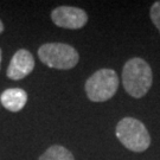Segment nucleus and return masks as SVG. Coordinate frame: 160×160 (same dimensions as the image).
Returning a JSON list of instances; mask_svg holds the SVG:
<instances>
[{"label": "nucleus", "mask_w": 160, "mask_h": 160, "mask_svg": "<svg viewBox=\"0 0 160 160\" xmlns=\"http://www.w3.org/2000/svg\"><path fill=\"white\" fill-rule=\"evenodd\" d=\"M153 74L148 63L142 58L129 59L122 69V84L132 97L140 98L146 95L152 87Z\"/></svg>", "instance_id": "nucleus-1"}, {"label": "nucleus", "mask_w": 160, "mask_h": 160, "mask_svg": "<svg viewBox=\"0 0 160 160\" xmlns=\"http://www.w3.org/2000/svg\"><path fill=\"white\" fill-rule=\"evenodd\" d=\"M116 138L127 149L143 152L151 145V137L146 126L134 118H125L116 126Z\"/></svg>", "instance_id": "nucleus-2"}, {"label": "nucleus", "mask_w": 160, "mask_h": 160, "mask_svg": "<svg viewBox=\"0 0 160 160\" xmlns=\"http://www.w3.org/2000/svg\"><path fill=\"white\" fill-rule=\"evenodd\" d=\"M38 57L49 68L69 70L78 63V52L69 44L46 43L38 49Z\"/></svg>", "instance_id": "nucleus-3"}, {"label": "nucleus", "mask_w": 160, "mask_h": 160, "mask_svg": "<svg viewBox=\"0 0 160 160\" xmlns=\"http://www.w3.org/2000/svg\"><path fill=\"white\" fill-rule=\"evenodd\" d=\"M119 78L113 69H100L86 82V94L92 102H104L115 95Z\"/></svg>", "instance_id": "nucleus-4"}, {"label": "nucleus", "mask_w": 160, "mask_h": 160, "mask_svg": "<svg viewBox=\"0 0 160 160\" xmlns=\"http://www.w3.org/2000/svg\"><path fill=\"white\" fill-rule=\"evenodd\" d=\"M52 22L59 28L76 30L83 28L88 22V14L84 10L74 6H59L51 13Z\"/></svg>", "instance_id": "nucleus-5"}, {"label": "nucleus", "mask_w": 160, "mask_h": 160, "mask_svg": "<svg viewBox=\"0 0 160 160\" xmlns=\"http://www.w3.org/2000/svg\"><path fill=\"white\" fill-rule=\"evenodd\" d=\"M33 68L34 59L31 52L25 49H20L13 55L10 65L7 68V71H6V75L11 80L19 81L29 76L33 71Z\"/></svg>", "instance_id": "nucleus-6"}, {"label": "nucleus", "mask_w": 160, "mask_h": 160, "mask_svg": "<svg viewBox=\"0 0 160 160\" xmlns=\"http://www.w3.org/2000/svg\"><path fill=\"white\" fill-rule=\"evenodd\" d=\"M0 102L10 112H19L28 102V94L20 88H10L1 94Z\"/></svg>", "instance_id": "nucleus-7"}, {"label": "nucleus", "mask_w": 160, "mask_h": 160, "mask_svg": "<svg viewBox=\"0 0 160 160\" xmlns=\"http://www.w3.org/2000/svg\"><path fill=\"white\" fill-rule=\"evenodd\" d=\"M39 160H75L71 152L63 146L53 145L39 157Z\"/></svg>", "instance_id": "nucleus-8"}, {"label": "nucleus", "mask_w": 160, "mask_h": 160, "mask_svg": "<svg viewBox=\"0 0 160 160\" xmlns=\"http://www.w3.org/2000/svg\"><path fill=\"white\" fill-rule=\"evenodd\" d=\"M149 16H151V19L155 25V28L159 30L160 32V1H155L152 5L151 11H149Z\"/></svg>", "instance_id": "nucleus-9"}, {"label": "nucleus", "mask_w": 160, "mask_h": 160, "mask_svg": "<svg viewBox=\"0 0 160 160\" xmlns=\"http://www.w3.org/2000/svg\"><path fill=\"white\" fill-rule=\"evenodd\" d=\"M4 31V24H2V22L0 20V33Z\"/></svg>", "instance_id": "nucleus-10"}, {"label": "nucleus", "mask_w": 160, "mask_h": 160, "mask_svg": "<svg viewBox=\"0 0 160 160\" xmlns=\"http://www.w3.org/2000/svg\"><path fill=\"white\" fill-rule=\"evenodd\" d=\"M0 68H1V49H0Z\"/></svg>", "instance_id": "nucleus-11"}]
</instances>
